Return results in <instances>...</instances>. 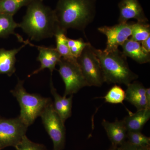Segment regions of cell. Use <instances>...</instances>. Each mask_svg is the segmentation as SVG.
<instances>
[{
	"instance_id": "6da1fadb",
	"label": "cell",
	"mask_w": 150,
	"mask_h": 150,
	"mask_svg": "<svg viewBox=\"0 0 150 150\" xmlns=\"http://www.w3.org/2000/svg\"><path fill=\"white\" fill-rule=\"evenodd\" d=\"M97 0H58L54 9L57 27L65 32L72 28L84 33L94 20Z\"/></svg>"
},
{
	"instance_id": "7a4b0ae2",
	"label": "cell",
	"mask_w": 150,
	"mask_h": 150,
	"mask_svg": "<svg viewBox=\"0 0 150 150\" xmlns=\"http://www.w3.org/2000/svg\"><path fill=\"white\" fill-rule=\"evenodd\" d=\"M57 23L54 10L41 0H35L27 6L26 13L19 23L31 40L40 41L54 36Z\"/></svg>"
},
{
	"instance_id": "3957f363",
	"label": "cell",
	"mask_w": 150,
	"mask_h": 150,
	"mask_svg": "<svg viewBox=\"0 0 150 150\" xmlns=\"http://www.w3.org/2000/svg\"><path fill=\"white\" fill-rule=\"evenodd\" d=\"M94 51L101 65L105 83L127 86L139 78L129 68L127 57L118 49L105 53L95 48Z\"/></svg>"
},
{
	"instance_id": "277c9868",
	"label": "cell",
	"mask_w": 150,
	"mask_h": 150,
	"mask_svg": "<svg viewBox=\"0 0 150 150\" xmlns=\"http://www.w3.org/2000/svg\"><path fill=\"white\" fill-rule=\"evenodd\" d=\"M24 81L18 79L15 88L11 93L16 98L20 106L21 120L29 126L41 115L46 106L52 101L50 98L37 94L30 93L23 87Z\"/></svg>"
},
{
	"instance_id": "5b68a950",
	"label": "cell",
	"mask_w": 150,
	"mask_h": 150,
	"mask_svg": "<svg viewBox=\"0 0 150 150\" xmlns=\"http://www.w3.org/2000/svg\"><path fill=\"white\" fill-rule=\"evenodd\" d=\"M89 43L77 59L87 86H101L105 83L100 62Z\"/></svg>"
},
{
	"instance_id": "8992f818",
	"label": "cell",
	"mask_w": 150,
	"mask_h": 150,
	"mask_svg": "<svg viewBox=\"0 0 150 150\" xmlns=\"http://www.w3.org/2000/svg\"><path fill=\"white\" fill-rule=\"evenodd\" d=\"M57 65L59 66L58 71L65 84L64 96L73 95L81 89L87 86L76 59L62 57Z\"/></svg>"
},
{
	"instance_id": "52a82bcc",
	"label": "cell",
	"mask_w": 150,
	"mask_h": 150,
	"mask_svg": "<svg viewBox=\"0 0 150 150\" xmlns=\"http://www.w3.org/2000/svg\"><path fill=\"white\" fill-rule=\"evenodd\" d=\"M40 116L44 128L53 142V150H63L66 140L65 123L54 109L52 101Z\"/></svg>"
},
{
	"instance_id": "ba28073f",
	"label": "cell",
	"mask_w": 150,
	"mask_h": 150,
	"mask_svg": "<svg viewBox=\"0 0 150 150\" xmlns=\"http://www.w3.org/2000/svg\"><path fill=\"white\" fill-rule=\"evenodd\" d=\"M28 128L18 117L0 118V149L8 146L15 147L25 135Z\"/></svg>"
},
{
	"instance_id": "9c48e42d",
	"label": "cell",
	"mask_w": 150,
	"mask_h": 150,
	"mask_svg": "<svg viewBox=\"0 0 150 150\" xmlns=\"http://www.w3.org/2000/svg\"><path fill=\"white\" fill-rule=\"evenodd\" d=\"M134 22L118 23L111 26H103L98 28V31L107 38L106 48L103 52L109 53L118 50L125 41L131 36Z\"/></svg>"
},
{
	"instance_id": "30bf717a",
	"label": "cell",
	"mask_w": 150,
	"mask_h": 150,
	"mask_svg": "<svg viewBox=\"0 0 150 150\" xmlns=\"http://www.w3.org/2000/svg\"><path fill=\"white\" fill-rule=\"evenodd\" d=\"M119 15L118 23H125L131 19L137 22L146 23L149 20L139 0H120L118 3Z\"/></svg>"
},
{
	"instance_id": "8fae6325",
	"label": "cell",
	"mask_w": 150,
	"mask_h": 150,
	"mask_svg": "<svg viewBox=\"0 0 150 150\" xmlns=\"http://www.w3.org/2000/svg\"><path fill=\"white\" fill-rule=\"evenodd\" d=\"M28 44L31 46H35L39 51V54L37 60L40 62V67L33 72L32 74H30L29 77L38 74L46 69L50 70V72L52 74L53 71L56 69L55 68L56 65L58 64L62 58V56L57 51L56 48L35 46L31 44L29 41Z\"/></svg>"
},
{
	"instance_id": "7c38bea8",
	"label": "cell",
	"mask_w": 150,
	"mask_h": 150,
	"mask_svg": "<svg viewBox=\"0 0 150 150\" xmlns=\"http://www.w3.org/2000/svg\"><path fill=\"white\" fill-rule=\"evenodd\" d=\"M127 87L125 100L134 105L137 110L150 108L146 99V88L142 83L134 81Z\"/></svg>"
},
{
	"instance_id": "4fadbf2b",
	"label": "cell",
	"mask_w": 150,
	"mask_h": 150,
	"mask_svg": "<svg viewBox=\"0 0 150 150\" xmlns=\"http://www.w3.org/2000/svg\"><path fill=\"white\" fill-rule=\"evenodd\" d=\"M102 125L112 143V146L118 147L126 142L127 131L123 120L116 119L114 122H110L103 120Z\"/></svg>"
},
{
	"instance_id": "5bb4252c",
	"label": "cell",
	"mask_w": 150,
	"mask_h": 150,
	"mask_svg": "<svg viewBox=\"0 0 150 150\" xmlns=\"http://www.w3.org/2000/svg\"><path fill=\"white\" fill-rule=\"evenodd\" d=\"M121 46L122 53L126 57L131 58L139 64L149 63L150 53L143 48L141 42L129 38Z\"/></svg>"
},
{
	"instance_id": "9a60e30c",
	"label": "cell",
	"mask_w": 150,
	"mask_h": 150,
	"mask_svg": "<svg viewBox=\"0 0 150 150\" xmlns=\"http://www.w3.org/2000/svg\"><path fill=\"white\" fill-rule=\"evenodd\" d=\"M26 44L11 50L0 48V74L11 76L15 72L16 55Z\"/></svg>"
},
{
	"instance_id": "2e32d148",
	"label": "cell",
	"mask_w": 150,
	"mask_h": 150,
	"mask_svg": "<svg viewBox=\"0 0 150 150\" xmlns=\"http://www.w3.org/2000/svg\"><path fill=\"white\" fill-rule=\"evenodd\" d=\"M150 118V108H146L130 113L122 120L127 131L141 132Z\"/></svg>"
},
{
	"instance_id": "e0dca14e",
	"label": "cell",
	"mask_w": 150,
	"mask_h": 150,
	"mask_svg": "<svg viewBox=\"0 0 150 150\" xmlns=\"http://www.w3.org/2000/svg\"><path fill=\"white\" fill-rule=\"evenodd\" d=\"M19 28V23L15 21L13 16L5 13H0V38H6L11 34L15 35L19 41L24 43L21 36L15 32V30Z\"/></svg>"
},
{
	"instance_id": "ac0fdd59",
	"label": "cell",
	"mask_w": 150,
	"mask_h": 150,
	"mask_svg": "<svg viewBox=\"0 0 150 150\" xmlns=\"http://www.w3.org/2000/svg\"><path fill=\"white\" fill-rule=\"evenodd\" d=\"M67 33L63 31L56 26L54 36L56 38V49L62 58L65 59H75L70 52L68 44Z\"/></svg>"
},
{
	"instance_id": "d6986e66",
	"label": "cell",
	"mask_w": 150,
	"mask_h": 150,
	"mask_svg": "<svg viewBox=\"0 0 150 150\" xmlns=\"http://www.w3.org/2000/svg\"><path fill=\"white\" fill-rule=\"evenodd\" d=\"M35 0H0V13L14 15L18 11Z\"/></svg>"
},
{
	"instance_id": "ffe728a7",
	"label": "cell",
	"mask_w": 150,
	"mask_h": 150,
	"mask_svg": "<svg viewBox=\"0 0 150 150\" xmlns=\"http://www.w3.org/2000/svg\"><path fill=\"white\" fill-rule=\"evenodd\" d=\"M150 37V25L146 23H134L130 39L142 42Z\"/></svg>"
},
{
	"instance_id": "44dd1931",
	"label": "cell",
	"mask_w": 150,
	"mask_h": 150,
	"mask_svg": "<svg viewBox=\"0 0 150 150\" xmlns=\"http://www.w3.org/2000/svg\"><path fill=\"white\" fill-rule=\"evenodd\" d=\"M103 98L105 102L111 104H122L125 100V91L120 86L115 84Z\"/></svg>"
},
{
	"instance_id": "7402d4cb",
	"label": "cell",
	"mask_w": 150,
	"mask_h": 150,
	"mask_svg": "<svg viewBox=\"0 0 150 150\" xmlns=\"http://www.w3.org/2000/svg\"><path fill=\"white\" fill-rule=\"evenodd\" d=\"M127 142L131 144L140 146H150V138L142 134L141 132L127 131Z\"/></svg>"
},
{
	"instance_id": "603a6c76",
	"label": "cell",
	"mask_w": 150,
	"mask_h": 150,
	"mask_svg": "<svg viewBox=\"0 0 150 150\" xmlns=\"http://www.w3.org/2000/svg\"><path fill=\"white\" fill-rule=\"evenodd\" d=\"M89 43L84 42L81 38L73 39L68 38V44L70 52L73 57L76 59L80 56L86 46Z\"/></svg>"
},
{
	"instance_id": "cb8c5ba5",
	"label": "cell",
	"mask_w": 150,
	"mask_h": 150,
	"mask_svg": "<svg viewBox=\"0 0 150 150\" xmlns=\"http://www.w3.org/2000/svg\"><path fill=\"white\" fill-rule=\"evenodd\" d=\"M16 150H46L44 146L31 142L25 135L20 142L15 146Z\"/></svg>"
},
{
	"instance_id": "d4e9b609",
	"label": "cell",
	"mask_w": 150,
	"mask_h": 150,
	"mask_svg": "<svg viewBox=\"0 0 150 150\" xmlns=\"http://www.w3.org/2000/svg\"><path fill=\"white\" fill-rule=\"evenodd\" d=\"M50 86H51V93L54 98L53 105H54V109L57 113L60 115L63 121L65 123L66 120L65 119L64 112V108H63L62 102L60 100L61 96L58 93L56 89L53 85V82L51 79V82H50Z\"/></svg>"
},
{
	"instance_id": "484cf974",
	"label": "cell",
	"mask_w": 150,
	"mask_h": 150,
	"mask_svg": "<svg viewBox=\"0 0 150 150\" xmlns=\"http://www.w3.org/2000/svg\"><path fill=\"white\" fill-rule=\"evenodd\" d=\"M117 150H150V146H140L129 144L126 141L117 147Z\"/></svg>"
},
{
	"instance_id": "4316f807",
	"label": "cell",
	"mask_w": 150,
	"mask_h": 150,
	"mask_svg": "<svg viewBox=\"0 0 150 150\" xmlns=\"http://www.w3.org/2000/svg\"><path fill=\"white\" fill-rule=\"evenodd\" d=\"M141 44L143 48L146 51L150 53V37L148 38L146 40L142 41Z\"/></svg>"
},
{
	"instance_id": "83f0119b",
	"label": "cell",
	"mask_w": 150,
	"mask_h": 150,
	"mask_svg": "<svg viewBox=\"0 0 150 150\" xmlns=\"http://www.w3.org/2000/svg\"><path fill=\"white\" fill-rule=\"evenodd\" d=\"M146 96L148 106L150 108V88H146Z\"/></svg>"
},
{
	"instance_id": "f1b7e54d",
	"label": "cell",
	"mask_w": 150,
	"mask_h": 150,
	"mask_svg": "<svg viewBox=\"0 0 150 150\" xmlns=\"http://www.w3.org/2000/svg\"><path fill=\"white\" fill-rule=\"evenodd\" d=\"M117 147H115L114 146H111L108 150H117Z\"/></svg>"
},
{
	"instance_id": "f546056e",
	"label": "cell",
	"mask_w": 150,
	"mask_h": 150,
	"mask_svg": "<svg viewBox=\"0 0 150 150\" xmlns=\"http://www.w3.org/2000/svg\"><path fill=\"white\" fill-rule=\"evenodd\" d=\"M41 1H44V0H41Z\"/></svg>"
}]
</instances>
